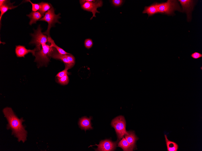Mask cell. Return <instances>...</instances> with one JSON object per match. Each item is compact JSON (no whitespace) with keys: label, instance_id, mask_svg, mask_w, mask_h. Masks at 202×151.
Segmentation results:
<instances>
[{"label":"cell","instance_id":"6da1fadb","mask_svg":"<svg viewBox=\"0 0 202 151\" xmlns=\"http://www.w3.org/2000/svg\"><path fill=\"white\" fill-rule=\"evenodd\" d=\"M3 112L8 122L7 128L11 130L12 134L18 139L19 142L21 141L24 143L27 136V132L22 125L24 120L22 118L19 119L10 108H4Z\"/></svg>","mask_w":202,"mask_h":151},{"label":"cell","instance_id":"7a4b0ae2","mask_svg":"<svg viewBox=\"0 0 202 151\" xmlns=\"http://www.w3.org/2000/svg\"><path fill=\"white\" fill-rule=\"evenodd\" d=\"M178 2L175 0H168L166 2L157 3L159 13L170 16L174 15L175 11L182 12Z\"/></svg>","mask_w":202,"mask_h":151},{"label":"cell","instance_id":"3957f363","mask_svg":"<svg viewBox=\"0 0 202 151\" xmlns=\"http://www.w3.org/2000/svg\"><path fill=\"white\" fill-rule=\"evenodd\" d=\"M41 46V49L36 52L35 55L34 61L37 62L40 65L47 64L48 62L50 61L49 57L54 49V47L46 44L42 45Z\"/></svg>","mask_w":202,"mask_h":151},{"label":"cell","instance_id":"277c9868","mask_svg":"<svg viewBox=\"0 0 202 151\" xmlns=\"http://www.w3.org/2000/svg\"><path fill=\"white\" fill-rule=\"evenodd\" d=\"M50 4L51 6L50 8L45 13L43 17L39 20L46 21L48 23L47 30L43 33L48 35V36H50V31L51 27L54 26L56 23H60L58 21V19L60 18V14L59 13L58 14H56L53 7L51 4Z\"/></svg>","mask_w":202,"mask_h":151},{"label":"cell","instance_id":"5b68a950","mask_svg":"<svg viewBox=\"0 0 202 151\" xmlns=\"http://www.w3.org/2000/svg\"><path fill=\"white\" fill-rule=\"evenodd\" d=\"M111 125L115 129L119 140L128 134V131L126 130L125 121L123 116L120 115L115 118L112 121Z\"/></svg>","mask_w":202,"mask_h":151},{"label":"cell","instance_id":"8992f818","mask_svg":"<svg viewBox=\"0 0 202 151\" xmlns=\"http://www.w3.org/2000/svg\"><path fill=\"white\" fill-rule=\"evenodd\" d=\"M31 35L33 37V39L30 43L34 44L37 51H40L41 49V45L46 44L47 41V38L42 32L40 25L39 26L36 30H34V33L31 34Z\"/></svg>","mask_w":202,"mask_h":151},{"label":"cell","instance_id":"52a82bcc","mask_svg":"<svg viewBox=\"0 0 202 151\" xmlns=\"http://www.w3.org/2000/svg\"><path fill=\"white\" fill-rule=\"evenodd\" d=\"M196 1L192 0H179L182 7V12H185L187 15V19L188 22L191 19V12L193 10L196 3Z\"/></svg>","mask_w":202,"mask_h":151},{"label":"cell","instance_id":"ba28073f","mask_svg":"<svg viewBox=\"0 0 202 151\" xmlns=\"http://www.w3.org/2000/svg\"><path fill=\"white\" fill-rule=\"evenodd\" d=\"M103 3L102 0H97L95 2H86L81 5V8L85 10L92 12L93 16L90 18V20H91L93 17H96L95 14L96 13H100L97 9L102 7Z\"/></svg>","mask_w":202,"mask_h":151},{"label":"cell","instance_id":"9c48e42d","mask_svg":"<svg viewBox=\"0 0 202 151\" xmlns=\"http://www.w3.org/2000/svg\"><path fill=\"white\" fill-rule=\"evenodd\" d=\"M117 142H113L109 139L101 140L99 144H96L94 145L98 146L97 148L95 149V150L101 151H114L116 148Z\"/></svg>","mask_w":202,"mask_h":151},{"label":"cell","instance_id":"30bf717a","mask_svg":"<svg viewBox=\"0 0 202 151\" xmlns=\"http://www.w3.org/2000/svg\"><path fill=\"white\" fill-rule=\"evenodd\" d=\"M13 4L14 3H11L9 0H0V22L2 16L5 13L9 10L13 9L17 7L18 6L14 5Z\"/></svg>","mask_w":202,"mask_h":151},{"label":"cell","instance_id":"8fae6325","mask_svg":"<svg viewBox=\"0 0 202 151\" xmlns=\"http://www.w3.org/2000/svg\"><path fill=\"white\" fill-rule=\"evenodd\" d=\"M37 51V48L33 50L28 49L24 46L21 45L16 46L15 49L16 56L18 57H24V56L28 53H31L33 56H35L36 52Z\"/></svg>","mask_w":202,"mask_h":151},{"label":"cell","instance_id":"7c38bea8","mask_svg":"<svg viewBox=\"0 0 202 151\" xmlns=\"http://www.w3.org/2000/svg\"><path fill=\"white\" fill-rule=\"evenodd\" d=\"M91 117L88 118L86 116L80 118L79 122L80 127L82 129L84 130L85 131L87 130L92 129L93 127L91 123Z\"/></svg>","mask_w":202,"mask_h":151},{"label":"cell","instance_id":"4fadbf2b","mask_svg":"<svg viewBox=\"0 0 202 151\" xmlns=\"http://www.w3.org/2000/svg\"><path fill=\"white\" fill-rule=\"evenodd\" d=\"M142 13L147 14L148 17L153 16L156 14L159 13L157 7V2L154 3L149 6H145Z\"/></svg>","mask_w":202,"mask_h":151},{"label":"cell","instance_id":"5bb4252c","mask_svg":"<svg viewBox=\"0 0 202 151\" xmlns=\"http://www.w3.org/2000/svg\"><path fill=\"white\" fill-rule=\"evenodd\" d=\"M125 139L133 149L135 148V143L138 140V138L135 135L133 131H128V134L124 135Z\"/></svg>","mask_w":202,"mask_h":151},{"label":"cell","instance_id":"9a60e30c","mask_svg":"<svg viewBox=\"0 0 202 151\" xmlns=\"http://www.w3.org/2000/svg\"><path fill=\"white\" fill-rule=\"evenodd\" d=\"M57 50L54 49L51 52L50 57H52L54 59H59L63 61L65 64H73L64 55L59 53L57 52Z\"/></svg>","mask_w":202,"mask_h":151},{"label":"cell","instance_id":"2e32d148","mask_svg":"<svg viewBox=\"0 0 202 151\" xmlns=\"http://www.w3.org/2000/svg\"><path fill=\"white\" fill-rule=\"evenodd\" d=\"M27 16L30 18L29 24L31 25L33 24L36 23L37 21L41 18L42 16L39 11H32Z\"/></svg>","mask_w":202,"mask_h":151},{"label":"cell","instance_id":"e0dca14e","mask_svg":"<svg viewBox=\"0 0 202 151\" xmlns=\"http://www.w3.org/2000/svg\"><path fill=\"white\" fill-rule=\"evenodd\" d=\"M118 146L122 148L124 151H133V148L128 143L125 139L123 137L119 142Z\"/></svg>","mask_w":202,"mask_h":151},{"label":"cell","instance_id":"ac0fdd59","mask_svg":"<svg viewBox=\"0 0 202 151\" xmlns=\"http://www.w3.org/2000/svg\"><path fill=\"white\" fill-rule=\"evenodd\" d=\"M165 140L168 151H177L178 148V145L175 143L169 140L166 135H165Z\"/></svg>","mask_w":202,"mask_h":151},{"label":"cell","instance_id":"d6986e66","mask_svg":"<svg viewBox=\"0 0 202 151\" xmlns=\"http://www.w3.org/2000/svg\"><path fill=\"white\" fill-rule=\"evenodd\" d=\"M47 41L50 44V46L51 47H53L55 48L59 53L63 55L70 54L66 52L63 49L57 46L55 43L54 40L50 37L48 36Z\"/></svg>","mask_w":202,"mask_h":151},{"label":"cell","instance_id":"ffe728a7","mask_svg":"<svg viewBox=\"0 0 202 151\" xmlns=\"http://www.w3.org/2000/svg\"><path fill=\"white\" fill-rule=\"evenodd\" d=\"M39 3L40 5L39 12L42 16H44L45 13L50 8L51 6L50 4L45 2H42Z\"/></svg>","mask_w":202,"mask_h":151},{"label":"cell","instance_id":"44dd1931","mask_svg":"<svg viewBox=\"0 0 202 151\" xmlns=\"http://www.w3.org/2000/svg\"><path fill=\"white\" fill-rule=\"evenodd\" d=\"M74 64H65V68L63 71L59 72L56 76L58 78H60L64 76L66 74H69V73L67 72L68 70L71 68Z\"/></svg>","mask_w":202,"mask_h":151},{"label":"cell","instance_id":"7402d4cb","mask_svg":"<svg viewBox=\"0 0 202 151\" xmlns=\"http://www.w3.org/2000/svg\"><path fill=\"white\" fill-rule=\"evenodd\" d=\"M57 82L60 84L65 85L67 84L69 82V80L67 74H66L64 76L60 78L58 77Z\"/></svg>","mask_w":202,"mask_h":151},{"label":"cell","instance_id":"603a6c76","mask_svg":"<svg viewBox=\"0 0 202 151\" xmlns=\"http://www.w3.org/2000/svg\"><path fill=\"white\" fill-rule=\"evenodd\" d=\"M26 2H29L32 5V11L36 12L37 11L39 10L40 8L39 3H34L31 2L30 0H26Z\"/></svg>","mask_w":202,"mask_h":151},{"label":"cell","instance_id":"cb8c5ba5","mask_svg":"<svg viewBox=\"0 0 202 151\" xmlns=\"http://www.w3.org/2000/svg\"><path fill=\"white\" fill-rule=\"evenodd\" d=\"M93 44L92 40L90 39H86L84 42V45L85 47L89 49L92 47Z\"/></svg>","mask_w":202,"mask_h":151},{"label":"cell","instance_id":"d4e9b609","mask_svg":"<svg viewBox=\"0 0 202 151\" xmlns=\"http://www.w3.org/2000/svg\"><path fill=\"white\" fill-rule=\"evenodd\" d=\"M191 57L193 59H197L202 57V54L195 52L191 54Z\"/></svg>","mask_w":202,"mask_h":151},{"label":"cell","instance_id":"484cf974","mask_svg":"<svg viewBox=\"0 0 202 151\" xmlns=\"http://www.w3.org/2000/svg\"><path fill=\"white\" fill-rule=\"evenodd\" d=\"M64 56L67 58L70 62L74 64L75 58L74 56L70 54L64 55Z\"/></svg>","mask_w":202,"mask_h":151},{"label":"cell","instance_id":"4316f807","mask_svg":"<svg viewBox=\"0 0 202 151\" xmlns=\"http://www.w3.org/2000/svg\"><path fill=\"white\" fill-rule=\"evenodd\" d=\"M123 1L122 0H112V2L113 4L116 6H119L122 4Z\"/></svg>","mask_w":202,"mask_h":151}]
</instances>
